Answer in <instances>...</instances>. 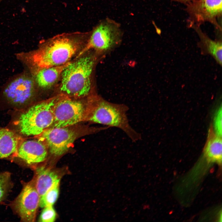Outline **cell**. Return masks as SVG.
I'll return each instance as SVG.
<instances>
[{"mask_svg": "<svg viewBox=\"0 0 222 222\" xmlns=\"http://www.w3.org/2000/svg\"><path fill=\"white\" fill-rule=\"evenodd\" d=\"M39 199L40 196L32 179L24 184L21 192L10 205L22 221L34 222Z\"/></svg>", "mask_w": 222, "mask_h": 222, "instance_id": "52a82bcc", "label": "cell"}, {"mask_svg": "<svg viewBox=\"0 0 222 222\" xmlns=\"http://www.w3.org/2000/svg\"><path fill=\"white\" fill-rule=\"evenodd\" d=\"M60 179L59 178L42 196L40 197L39 207L44 208L53 206L59 196Z\"/></svg>", "mask_w": 222, "mask_h": 222, "instance_id": "e0dca14e", "label": "cell"}, {"mask_svg": "<svg viewBox=\"0 0 222 222\" xmlns=\"http://www.w3.org/2000/svg\"><path fill=\"white\" fill-rule=\"evenodd\" d=\"M193 27L197 32L200 39V45L203 51L211 55L216 62L222 64V46L221 41L213 40L203 33L197 26Z\"/></svg>", "mask_w": 222, "mask_h": 222, "instance_id": "2e32d148", "label": "cell"}, {"mask_svg": "<svg viewBox=\"0 0 222 222\" xmlns=\"http://www.w3.org/2000/svg\"><path fill=\"white\" fill-rule=\"evenodd\" d=\"M22 141L20 137L14 132L0 128V159L14 157Z\"/></svg>", "mask_w": 222, "mask_h": 222, "instance_id": "7c38bea8", "label": "cell"}, {"mask_svg": "<svg viewBox=\"0 0 222 222\" xmlns=\"http://www.w3.org/2000/svg\"><path fill=\"white\" fill-rule=\"evenodd\" d=\"M87 112L83 102L64 96L54 106V121L50 128L65 127L76 124L85 118Z\"/></svg>", "mask_w": 222, "mask_h": 222, "instance_id": "8992f818", "label": "cell"}, {"mask_svg": "<svg viewBox=\"0 0 222 222\" xmlns=\"http://www.w3.org/2000/svg\"><path fill=\"white\" fill-rule=\"evenodd\" d=\"M35 173L33 180L40 197L59 178L56 173L44 166L37 167Z\"/></svg>", "mask_w": 222, "mask_h": 222, "instance_id": "9a60e30c", "label": "cell"}, {"mask_svg": "<svg viewBox=\"0 0 222 222\" xmlns=\"http://www.w3.org/2000/svg\"><path fill=\"white\" fill-rule=\"evenodd\" d=\"M56 213L53 206H49L44 208L40 216L39 221L53 222L56 219Z\"/></svg>", "mask_w": 222, "mask_h": 222, "instance_id": "d6986e66", "label": "cell"}, {"mask_svg": "<svg viewBox=\"0 0 222 222\" xmlns=\"http://www.w3.org/2000/svg\"><path fill=\"white\" fill-rule=\"evenodd\" d=\"M177 1H189L190 0H176Z\"/></svg>", "mask_w": 222, "mask_h": 222, "instance_id": "44dd1931", "label": "cell"}, {"mask_svg": "<svg viewBox=\"0 0 222 222\" xmlns=\"http://www.w3.org/2000/svg\"><path fill=\"white\" fill-rule=\"evenodd\" d=\"M222 6V0H194L187 10L195 22L208 21L218 27L216 19L221 16Z\"/></svg>", "mask_w": 222, "mask_h": 222, "instance_id": "9c48e42d", "label": "cell"}, {"mask_svg": "<svg viewBox=\"0 0 222 222\" xmlns=\"http://www.w3.org/2000/svg\"><path fill=\"white\" fill-rule=\"evenodd\" d=\"M12 185L10 173L7 171L0 173V203L6 197Z\"/></svg>", "mask_w": 222, "mask_h": 222, "instance_id": "ac0fdd59", "label": "cell"}, {"mask_svg": "<svg viewBox=\"0 0 222 222\" xmlns=\"http://www.w3.org/2000/svg\"><path fill=\"white\" fill-rule=\"evenodd\" d=\"M90 32L63 33L43 42L29 54L28 60L37 70L64 64L87 42Z\"/></svg>", "mask_w": 222, "mask_h": 222, "instance_id": "6da1fadb", "label": "cell"}, {"mask_svg": "<svg viewBox=\"0 0 222 222\" xmlns=\"http://www.w3.org/2000/svg\"><path fill=\"white\" fill-rule=\"evenodd\" d=\"M121 34L118 27L110 22H101L90 32L88 39L78 53L77 58L93 50L101 56L108 54L120 44Z\"/></svg>", "mask_w": 222, "mask_h": 222, "instance_id": "5b68a950", "label": "cell"}, {"mask_svg": "<svg viewBox=\"0 0 222 222\" xmlns=\"http://www.w3.org/2000/svg\"><path fill=\"white\" fill-rule=\"evenodd\" d=\"M86 117L92 122L119 129L134 142L141 140V134L130 125L127 116L129 107L123 104L110 102L96 96L92 98Z\"/></svg>", "mask_w": 222, "mask_h": 222, "instance_id": "7a4b0ae2", "label": "cell"}, {"mask_svg": "<svg viewBox=\"0 0 222 222\" xmlns=\"http://www.w3.org/2000/svg\"><path fill=\"white\" fill-rule=\"evenodd\" d=\"M71 62L60 65L37 70L35 78L38 85L44 89L51 87L61 76L64 69Z\"/></svg>", "mask_w": 222, "mask_h": 222, "instance_id": "4fadbf2b", "label": "cell"}, {"mask_svg": "<svg viewBox=\"0 0 222 222\" xmlns=\"http://www.w3.org/2000/svg\"><path fill=\"white\" fill-rule=\"evenodd\" d=\"M93 55H82L71 62L61 75L60 90L68 97L81 98L90 93L92 75L96 61Z\"/></svg>", "mask_w": 222, "mask_h": 222, "instance_id": "3957f363", "label": "cell"}, {"mask_svg": "<svg viewBox=\"0 0 222 222\" xmlns=\"http://www.w3.org/2000/svg\"><path fill=\"white\" fill-rule=\"evenodd\" d=\"M64 96L61 94L37 103L21 113L15 122L18 132L24 136H37L50 128L54 121V106Z\"/></svg>", "mask_w": 222, "mask_h": 222, "instance_id": "277c9868", "label": "cell"}, {"mask_svg": "<svg viewBox=\"0 0 222 222\" xmlns=\"http://www.w3.org/2000/svg\"><path fill=\"white\" fill-rule=\"evenodd\" d=\"M222 106L221 105L216 111L214 119L213 130L218 136L222 137Z\"/></svg>", "mask_w": 222, "mask_h": 222, "instance_id": "ffe728a7", "label": "cell"}, {"mask_svg": "<svg viewBox=\"0 0 222 222\" xmlns=\"http://www.w3.org/2000/svg\"><path fill=\"white\" fill-rule=\"evenodd\" d=\"M77 136L75 131L67 127L49 128L36 137L44 144L52 154L57 156L63 155L69 150Z\"/></svg>", "mask_w": 222, "mask_h": 222, "instance_id": "ba28073f", "label": "cell"}, {"mask_svg": "<svg viewBox=\"0 0 222 222\" xmlns=\"http://www.w3.org/2000/svg\"><path fill=\"white\" fill-rule=\"evenodd\" d=\"M34 94V81L31 77L26 76H22L13 81L4 91V94L7 100L17 106L28 103Z\"/></svg>", "mask_w": 222, "mask_h": 222, "instance_id": "30bf717a", "label": "cell"}, {"mask_svg": "<svg viewBox=\"0 0 222 222\" xmlns=\"http://www.w3.org/2000/svg\"><path fill=\"white\" fill-rule=\"evenodd\" d=\"M222 146V137L217 135L211 126L204 150V155L208 162L221 164Z\"/></svg>", "mask_w": 222, "mask_h": 222, "instance_id": "5bb4252c", "label": "cell"}, {"mask_svg": "<svg viewBox=\"0 0 222 222\" xmlns=\"http://www.w3.org/2000/svg\"><path fill=\"white\" fill-rule=\"evenodd\" d=\"M3 0H0V3L1 2H2V1H3ZM27 0V1H29L30 0Z\"/></svg>", "mask_w": 222, "mask_h": 222, "instance_id": "7402d4cb", "label": "cell"}, {"mask_svg": "<svg viewBox=\"0 0 222 222\" xmlns=\"http://www.w3.org/2000/svg\"><path fill=\"white\" fill-rule=\"evenodd\" d=\"M47 155V148L39 140L22 141L14 157L19 158L27 165H32L45 161Z\"/></svg>", "mask_w": 222, "mask_h": 222, "instance_id": "8fae6325", "label": "cell"}]
</instances>
